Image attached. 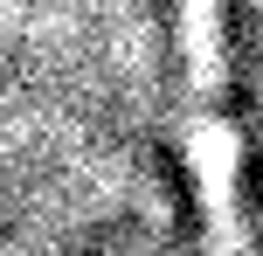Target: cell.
<instances>
[{
	"label": "cell",
	"mask_w": 263,
	"mask_h": 256,
	"mask_svg": "<svg viewBox=\"0 0 263 256\" xmlns=\"http://www.w3.org/2000/svg\"><path fill=\"white\" fill-rule=\"evenodd\" d=\"M180 49V146L194 180L201 256H250V201H242V125L229 104V28L222 0H173Z\"/></svg>",
	"instance_id": "obj_1"
}]
</instances>
